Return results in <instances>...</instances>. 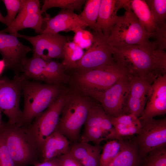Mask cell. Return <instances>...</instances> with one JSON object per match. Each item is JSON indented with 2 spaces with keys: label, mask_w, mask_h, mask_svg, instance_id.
Wrapping results in <instances>:
<instances>
[{
  "label": "cell",
  "mask_w": 166,
  "mask_h": 166,
  "mask_svg": "<svg viewBox=\"0 0 166 166\" xmlns=\"http://www.w3.org/2000/svg\"><path fill=\"white\" fill-rule=\"evenodd\" d=\"M111 48L116 63L151 85L159 75L166 74V52L156 49L152 42L146 45Z\"/></svg>",
  "instance_id": "obj_1"
},
{
  "label": "cell",
  "mask_w": 166,
  "mask_h": 166,
  "mask_svg": "<svg viewBox=\"0 0 166 166\" xmlns=\"http://www.w3.org/2000/svg\"><path fill=\"white\" fill-rule=\"evenodd\" d=\"M63 91L61 85L42 84L24 79L22 88L24 109L16 125L22 127L30 124L50 106Z\"/></svg>",
  "instance_id": "obj_2"
},
{
  "label": "cell",
  "mask_w": 166,
  "mask_h": 166,
  "mask_svg": "<svg viewBox=\"0 0 166 166\" xmlns=\"http://www.w3.org/2000/svg\"><path fill=\"white\" fill-rule=\"evenodd\" d=\"M93 104L85 95L75 93L66 94L55 131L71 141H76Z\"/></svg>",
  "instance_id": "obj_3"
},
{
  "label": "cell",
  "mask_w": 166,
  "mask_h": 166,
  "mask_svg": "<svg viewBox=\"0 0 166 166\" xmlns=\"http://www.w3.org/2000/svg\"><path fill=\"white\" fill-rule=\"evenodd\" d=\"M0 132L15 166L36 164L39 148L27 129L16 124L2 122Z\"/></svg>",
  "instance_id": "obj_4"
},
{
  "label": "cell",
  "mask_w": 166,
  "mask_h": 166,
  "mask_svg": "<svg viewBox=\"0 0 166 166\" xmlns=\"http://www.w3.org/2000/svg\"><path fill=\"white\" fill-rule=\"evenodd\" d=\"M124 14L117 16L109 34L105 38L112 47L151 44L150 35L140 23L133 11L126 9Z\"/></svg>",
  "instance_id": "obj_5"
},
{
  "label": "cell",
  "mask_w": 166,
  "mask_h": 166,
  "mask_svg": "<svg viewBox=\"0 0 166 166\" xmlns=\"http://www.w3.org/2000/svg\"><path fill=\"white\" fill-rule=\"evenodd\" d=\"M130 73L126 68L115 62L95 69L77 71L74 81L79 89L84 93L105 90Z\"/></svg>",
  "instance_id": "obj_6"
},
{
  "label": "cell",
  "mask_w": 166,
  "mask_h": 166,
  "mask_svg": "<svg viewBox=\"0 0 166 166\" xmlns=\"http://www.w3.org/2000/svg\"><path fill=\"white\" fill-rule=\"evenodd\" d=\"M66 93L63 91L47 109L35 119L27 128L39 148L46 139L55 130L64 106Z\"/></svg>",
  "instance_id": "obj_7"
},
{
  "label": "cell",
  "mask_w": 166,
  "mask_h": 166,
  "mask_svg": "<svg viewBox=\"0 0 166 166\" xmlns=\"http://www.w3.org/2000/svg\"><path fill=\"white\" fill-rule=\"evenodd\" d=\"M24 79L21 75H15L12 79L0 78V110L11 124H16L22 115L19 103Z\"/></svg>",
  "instance_id": "obj_8"
},
{
  "label": "cell",
  "mask_w": 166,
  "mask_h": 166,
  "mask_svg": "<svg viewBox=\"0 0 166 166\" xmlns=\"http://www.w3.org/2000/svg\"><path fill=\"white\" fill-rule=\"evenodd\" d=\"M140 128L136 142L140 158L145 157L151 151L166 144V119H140Z\"/></svg>",
  "instance_id": "obj_9"
},
{
  "label": "cell",
  "mask_w": 166,
  "mask_h": 166,
  "mask_svg": "<svg viewBox=\"0 0 166 166\" xmlns=\"http://www.w3.org/2000/svg\"><path fill=\"white\" fill-rule=\"evenodd\" d=\"M130 74L120 79L110 88L104 90L86 92L84 94L100 103L109 117L122 114L125 97L129 83Z\"/></svg>",
  "instance_id": "obj_10"
},
{
  "label": "cell",
  "mask_w": 166,
  "mask_h": 166,
  "mask_svg": "<svg viewBox=\"0 0 166 166\" xmlns=\"http://www.w3.org/2000/svg\"><path fill=\"white\" fill-rule=\"evenodd\" d=\"M94 41L86 50L75 68L77 71L87 70L103 67L114 63L111 47L106 41L101 31H94Z\"/></svg>",
  "instance_id": "obj_11"
},
{
  "label": "cell",
  "mask_w": 166,
  "mask_h": 166,
  "mask_svg": "<svg viewBox=\"0 0 166 166\" xmlns=\"http://www.w3.org/2000/svg\"><path fill=\"white\" fill-rule=\"evenodd\" d=\"M18 38L25 39L33 46V55L47 61L53 59L63 58V49L68 38L59 33H42L34 36H30L18 33Z\"/></svg>",
  "instance_id": "obj_12"
},
{
  "label": "cell",
  "mask_w": 166,
  "mask_h": 166,
  "mask_svg": "<svg viewBox=\"0 0 166 166\" xmlns=\"http://www.w3.org/2000/svg\"><path fill=\"white\" fill-rule=\"evenodd\" d=\"M32 49L21 42L18 37L0 31V53L4 61L6 69L13 70L15 75L21 74L27 54Z\"/></svg>",
  "instance_id": "obj_13"
},
{
  "label": "cell",
  "mask_w": 166,
  "mask_h": 166,
  "mask_svg": "<svg viewBox=\"0 0 166 166\" xmlns=\"http://www.w3.org/2000/svg\"><path fill=\"white\" fill-rule=\"evenodd\" d=\"M42 14L39 0H25L23 6L14 21L2 31L16 36L18 31L30 28L41 34L45 22Z\"/></svg>",
  "instance_id": "obj_14"
},
{
  "label": "cell",
  "mask_w": 166,
  "mask_h": 166,
  "mask_svg": "<svg viewBox=\"0 0 166 166\" xmlns=\"http://www.w3.org/2000/svg\"><path fill=\"white\" fill-rule=\"evenodd\" d=\"M151 85L138 77L130 75L122 114H133L139 118L151 94Z\"/></svg>",
  "instance_id": "obj_15"
},
{
  "label": "cell",
  "mask_w": 166,
  "mask_h": 166,
  "mask_svg": "<svg viewBox=\"0 0 166 166\" xmlns=\"http://www.w3.org/2000/svg\"><path fill=\"white\" fill-rule=\"evenodd\" d=\"M151 87V94L140 119L153 118L166 113V74L159 75Z\"/></svg>",
  "instance_id": "obj_16"
},
{
  "label": "cell",
  "mask_w": 166,
  "mask_h": 166,
  "mask_svg": "<svg viewBox=\"0 0 166 166\" xmlns=\"http://www.w3.org/2000/svg\"><path fill=\"white\" fill-rule=\"evenodd\" d=\"M45 19L46 26L41 34H56L61 31L73 32L79 27L84 28L87 27L80 19L78 14H75L72 10L61 9L54 17L50 18L47 15Z\"/></svg>",
  "instance_id": "obj_17"
},
{
  "label": "cell",
  "mask_w": 166,
  "mask_h": 166,
  "mask_svg": "<svg viewBox=\"0 0 166 166\" xmlns=\"http://www.w3.org/2000/svg\"><path fill=\"white\" fill-rule=\"evenodd\" d=\"M84 124L85 128L96 126L101 128L108 134L110 140L123 139L118 134L109 117L100 104H93Z\"/></svg>",
  "instance_id": "obj_18"
},
{
  "label": "cell",
  "mask_w": 166,
  "mask_h": 166,
  "mask_svg": "<svg viewBox=\"0 0 166 166\" xmlns=\"http://www.w3.org/2000/svg\"><path fill=\"white\" fill-rule=\"evenodd\" d=\"M41 149L43 161H46L68 153L69 142L65 136L55 131L46 139Z\"/></svg>",
  "instance_id": "obj_19"
},
{
  "label": "cell",
  "mask_w": 166,
  "mask_h": 166,
  "mask_svg": "<svg viewBox=\"0 0 166 166\" xmlns=\"http://www.w3.org/2000/svg\"><path fill=\"white\" fill-rule=\"evenodd\" d=\"M117 0H101L96 30L101 31L105 38L109 35L117 16Z\"/></svg>",
  "instance_id": "obj_20"
},
{
  "label": "cell",
  "mask_w": 166,
  "mask_h": 166,
  "mask_svg": "<svg viewBox=\"0 0 166 166\" xmlns=\"http://www.w3.org/2000/svg\"><path fill=\"white\" fill-rule=\"evenodd\" d=\"M129 8L151 36L156 31L157 26L145 0H130Z\"/></svg>",
  "instance_id": "obj_21"
},
{
  "label": "cell",
  "mask_w": 166,
  "mask_h": 166,
  "mask_svg": "<svg viewBox=\"0 0 166 166\" xmlns=\"http://www.w3.org/2000/svg\"><path fill=\"white\" fill-rule=\"evenodd\" d=\"M47 61L35 56L27 58L22 67L20 74L24 79L43 81Z\"/></svg>",
  "instance_id": "obj_22"
},
{
  "label": "cell",
  "mask_w": 166,
  "mask_h": 166,
  "mask_svg": "<svg viewBox=\"0 0 166 166\" xmlns=\"http://www.w3.org/2000/svg\"><path fill=\"white\" fill-rule=\"evenodd\" d=\"M140 157L137 144L123 141L121 149L113 160L114 166H137Z\"/></svg>",
  "instance_id": "obj_23"
},
{
  "label": "cell",
  "mask_w": 166,
  "mask_h": 166,
  "mask_svg": "<svg viewBox=\"0 0 166 166\" xmlns=\"http://www.w3.org/2000/svg\"><path fill=\"white\" fill-rule=\"evenodd\" d=\"M65 70L61 63L52 60L47 61L43 81L48 84L61 85L67 79Z\"/></svg>",
  "instance_id": "obj_24"
},
{
  "label": "cell",
  "mask_w": 166,
  "mask_h": 166,
  "mask_svg": "<svg viewBox=\"0 0 166 166\" xmlns=\"http://www.w3.org/2000/svg\"><path fill=\"white\" fill-rule=\"evenodd\" d=\"M84 53V49L73 42L68 41L64 46L61 63L65 69H75L77 63Z\"/></svg>",
  "instance_id": "obj_25"
},
{
  "label": "cell",
  "mask_w": 166,
  "mask_h": 166,
  "mask_svg": "<svg viewBox=\"0 0 166 166\" xmlns=\"http://www.w3.org/2000/svg\"><path fill=\"white\" fill-rule=\"evenodd\" d=\"M101 0H87L83 11L78 16L87 26L95 31Z\"/></svg>",
  "instance_id": "obj_26"
},
{
  "label": "cell",
  "mask_w": 166,
  "mask_h": 166,
  "mask_svg": "<svg viewBox=\"0 0 166 166\" xmlns=\"http://www.w3.org/2000/svg\"><path fill=\"white\" fill-rule=\"evenodd\" d=\"M123 139L107 141L102 147L100 166H109L119 154L122 148Z\"/></svg>",
  "instance_id": "obj_27"
},
{
  "label": "cell",
  "mask_w": 166,
  "mask_h": 166,
  "mask_svg": "<svg viewBox=\"0 0 166 166\" xmlns=\"http://www.w3.org/2000/svg\"><path fill=\"white\" fill-rule=\"evenodd\" d=\"M85 1V0H45L44 1L41 11L42 14L48 9L54 7L73 11L79 10Z\"/></svg>",
  "instance_id": "obj_28"
},
{
  "label": "cell",
  "mask_w": 166,
  "mask_h": 166,
  "mask_svg": "<svg viewBox=\"0 0 166 166\" xmlns=\"http://www.w3.org/2000/svg\"><path fill=\"white\" fill-rule=\"evenodd\" d=\"M157 26L166 25V0H145Z\"/></svg>",
  "instance_id": "obj_29"
},
{
  "label": "cell",
  "mask_w": 166,
  "mask_h": 166,
  "mask_svg": "<svg viewBox=\"0 0 166 166\" xmlns=\"http://www.w3.org/2000/svg\"><path fill=\"white\" fill-rule=\"evenodd\" d=\"M110 140L108 134L101 128L96 127H85L81 142H92L95 144H100L104 140Z\"/></svg>",
  "instance_id": "obj_30"
},
{
  "label": "cell",
  "mask_w": 166,
  "mask_h": 166,
  "mask_svg": "<svg viewBox=\"0 0 166 166\" xmlns=\"http://www.w3.org/2000/svg\"><path fill=\"white\" fill-rule=\"evenodd\" d=\"M73 32L75 34L73 42L81 48L87 50L93 45L94 39L93 33L82 27L77 28Z\"/></svg>",
  "instance_id": "obj_31"
},
{
  "label": "cell",
  "mask_w": 166,
  "mask_h": 166,
  "mask_svg": "<svg viewBox=\"0 0 166 166\" xmlns=\"http://www.w3.org/2000/svg\"><path fill=\"white\" fill-rule=\"evenodd\" d=\"M145 157L144 166H166V145L153 149Z\"/></svg>",
  "instance_id": "obj_32"
},
{
  "label": "cell",
  "mask_w": 166,
  "mask_h": 166,
  "mask_svg": "<svg viewBox=\"0 0 166 166\" xmlns=\"http://www.w3.org/2000/svg\"><path fill=\"white\" fill-rule=\"evenodd\" d=\"M7 14L5 17L6 25L9 26L14 20L23 6L25 0H3Z\"/></svg>",
  "instance_id": "obj_33"
},
{
  "label": "cell",
  "mask_w": 166,
  "mask_h": 166,
  "mask_svg": "<svg viewBox=\"0 0 166 166\" xmlns=\"http://www.w3.org/2000/svg\"><path fill=\"white\" fill-rule=\"evenodd\" d=\"M95 145L89 143L81 142L72 146L69 153L75 159L79 162L86 157L94 149Z\"/></svg>",
  "instance_id": "obj_34"
},
{
  "label": "cell",
  "mask_w": 166,
  "mask_h": 166,
  "mask_svg": "<svg viewBox=\"0 0 166 166\" xmlns=\"http://www.w3.org/2000/svg\"><path fill=\"white\" fill-rule=\"evenodd\" d=\"M156 49L164 51L166 49V25L157 26L155 32L151 36Z\"/></svg>",
  "instance_id": "obj_35"
},
{
  "label": "cell",
  "mask_w": 166,
  "mask_h": 166,
  "mask_svg": "<svg viewBox=\"0 0 166 166\" xmlns=\"http://www.w3.org/2000/svg\"><path fill=\"white\" fill-rule=\"evenodd\" d=\"M102 149V147L100 144H95L93 150L79 162L83 166H100Z\"/></svg>",
  "instance_id": "obj_36"
},
{
  "label": "cell",
  "mask_w": 166,
  "mask_h": 166,
  "mask_svg": "<svg viewBox=\"0 0 166 166\" xmlns=\"http://www.w3.org/2000/svg\"><path fill=\"white\" fill-rule=\"evenodd\" d=\"M0 166H15L14 161L0 132Z\"/></svg>",
  "instance_id": "obj_37"
},
{
  "label": "cell",
  "mask_w": 166,
  "mask_h": 166,
  "mask_svg": "<svg viewBox=\"0 0 166 166\" xmlns=\"http://www.w3.org/2000/svg\"><path fill=\"white\" fill-rule=\"evenodd\" d=\"M109 118L111 123H115L127 125L140 124L139 118L133 114H122L116 117H109Z\"/></svg>",
  "instance_id": "obj_38"
},
{
  "label": "cell",
  "mask_w": 166,
  "mask_h": 166,
  "mask_svg": "<svg viewBox=\"0 0 166 166\" xmlns=\"http://www.w3.org/2000/svg\"><path fill=\"white\" fill-rule=\"evenodd\" d=\"M141 124L128 125L124 128L118 130L117 132L121 137L137 135L140 130Z\"/></svg>",
  "instance_id": "obj_39"
},
{
  "label": "cell",
  "mask_w": 166,
  "mask_h": 166,
  "mask_svg": "<svg viewBox=\"0 0 166 166\" xmlns=\"http://www.w3.org/2000/svg\"><path fill=\"white\" fill-rule=\"evenodd\" d=\"M61 158L62 161V166H83L69 153L61 156Z\"/></svg>",
  "instance_id": "obj_40"
},
{
  "label": "cell",
  "mask_w": 166,
  "mask_h": 166,
  "mask_svg": "<svg viewBox=\"0 0 166 166\" xmlns=\"http://www.w3.org/2000/svg\"><path fill=\"white\" fill-rule=\"evenodd\" d=\"M34 166H62V159L61 156L57 157L41 163H37Z\"/></svg>",
  "instance_id": "obj_41"
},
{
  "label": "cell",
  "mask_w": 166,
  "mask_h": 166,
  "mask_svg": "<svg viewBox=\"0 0 166 166\" xmlns=\"http://www.w3.org/2000/svg\"><path fill=\"white\" fill-rule=\"evenodd\" d=\"M6 64L4 61L3 59L0 60V76L6 69Z\"/></svg>",
  "instance_id": "obj_42"
},
{
  "label": "cell",
  "mask_w": 166,
  "mask_h": 166,
  "mask_svg": "<svg viewBox=\"0 0 166 166\" xmlns=\"http://www.w3.org/2000/svg\"><path fill=\"white\" fill-rule=\"evenodd\" d=\"M0 22L6 25L5 17H3L0 12Z\"/></svg>",
  "instance_id": "obj_43"
},
{
  "label": "cell",
  "mask_w": 166,
  "mask_h": 166,
  "mask_svg": "<svg viewBox=\"0 0 166 166\" xmlns=\"http://www.w3.org/2000/svg\"><path fill=\"white\" fill-rule=\"evenodd\" d=\"M1 112L0 110V127L1 126V123H2V121H1Z\"/></svg>",
  "instance_id": "obj_44"
}]
</instances>
